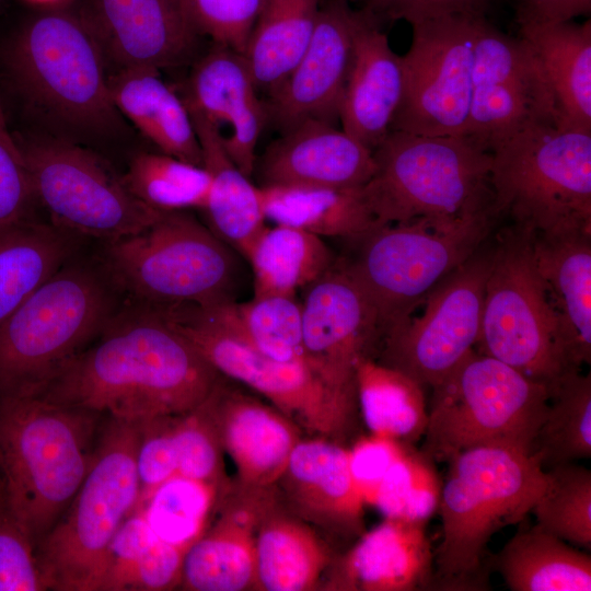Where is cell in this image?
<instances>
[{"mask_svg":"<svg viewBox=\"0 0 591 591\" xmlns=\"http://www.w3.org/2000/svg\"><path fill=\"white\" fill-rule=\"evenodd\" d=\"M188 112L201 147L202 166L210 175L209 195L202 210L208 228L246 258L266 227L259 186L230 159L220 129L200 114Z\"/></svg>","mask_w":591,"mask_h":591,"instance_id":"obj_31","label":"cell"},{"mask_svg":"<svg viewBox=\"0 0 591 591\" xmlns=\"http://www.w3.org/2000/svg\"><path fill=\"white\" fill-rule=\"evenodd\" d=\"M229 484L221 486L176 475L161 484L137 509L142 510L162 540L188 549L208 528Z\"/></svg>","mask_w":591,"mask_h":591,"instance_id":"obj_42","label":"cell"},{"mask_svg":"<svg viewBox=\"0 0 591 591\" xmlns=\"http://www.w3.org/2000/svg\"><path fill=\"white\" fill-rule=\"evenodd\" d=\"M95 415L34 392L0 395V478L36 547L85 477Z\"/></svg>","mask_w":591,"mask_h":591,"instance_id":"obj_3","label":"cell"},{"mask_svg":"<svg viewBox=\"0 0 591 591\" xmlns=\"http://www.w3.org/2000/svg\"><path fill=\"white\" fill-rule=\"evenodd\" d=\"M187 549L162 540L141 509L113 537L99 591H165L179 587Z\"/></svg>","mask_w":591,"mask_h":591,"instance_id":"obj_35","label":"cell"},{"mask_svg":"<svg viewBox=\"0 0 591 591\" xmlns=\"http://www.w3.org/2000/svg\"><path fill=\"white\" fill-rule=\"evenodd\" d=\"M182 99L188 111L219 129L221 125L230 127L227 136L221 135L223 147L233 163L251 177L268 111L243 54L215 45L195 63Z\"/></svg>","mask_w":591,"mask_h":591,"instance_id":"obj_24","label":"cell"},{"mask_svg":"<svg viewBox=\"0 0 591 591\" xmlns=\"http://www.w3.org/2000/svg\"><path fill=\"white\" fill-rule=\"evenodd\" d=\"M22 151L34 197L66 229L112 242L144 230L163 213L137 199L85 149L40 141Z\"/></svg>","mask_w":591,"mask_h":591,"instance_id":"obj_15","label":"cell"},{"mask_svg":"<svg viewBox=\"0 0 591 591\" xmlns=\"http://www.w3.org/2000/svg\"><path fill=\"white\" fill-rule=\"evenodd\" d=\"M591 0H517V22L556 23L589 15Z\"/></svg>","mask_w":591,"mask_h":591,"instance_id":"obj_53","label":"cell"},{"mask_svg":"<svg viewBox=\"0 0 591 591\" xmlns=\"http://www.w3.org/2000/svg\"><path fill=\"white\" fill-rule=\"evenodd\" d=\"M474 348L548 389L577 371L568 364L561 323L534 263L531 232L519 227L505 229L494 245Z\"/></svg>","mask_w":591,"mask_h":591,"instance_id":"obj_11","label":"cell"},{"mask_svg":"<svg viewBox=\"0 0 591 591\" xmlns=\"http://www.w3.org/2000/svg\"><path fill=\"white\" fill-rule=\"evenodd\" d=\"M478 16L484 15H445L412 24V43L402 56L404 91L391 130L464 135Z\"/></svg>","mask_w":591,"mask_h":591,"instance_id":"obj_16","label":"cell"},{"mask_svg":"<svg viewBox=\"0 0 591 591\" xmlns=\"http://www.w3.org/2000/svg\"><path fill=\"white\" fill-rule=\"evenodd\" d=\"M44 590L36 546L13 512L0 478V591Z\"/></svg>","mask_w":591,"mask_h":591,"instance_id":"obj_47","label":"cell"},{"mask_svg":"<svg viewBox=\"0 0 591 591\" xmlns=\"http://www.w3.org/2000/svg\"><path fill=\"white\" fill-rule=\"evenodd\" d=\"M372 153L375 170L363 190L379 224L457 218L493 205L491 153L466 136L391 130Z\"/></svg>","mask_w":591,"mask_h":591,"instance_id":"obj_7","label":"cell"},{"mask_svg":"<svg viewBox=\"0 0 591 591\" xmlns=\"http://www.w3.org/2000/svg\"><path fill=\"white\" fill-rule=\"evenodd\" d=\"M276 486L240 482L223 490L206 531L187 549L179 587L188 591L255 590V531Z\"/></svg>","mask_w":591,"mask_h":591,"instance_id":"obj_22","label":"cell"},{"mask_svg":"<svg viewBox=\"0 0 591 591\" xmlns=\"http://www.w3.org/2000/svg\"><path fill=\"white\" fill-rule=\"evenodd\" d=\"M69 254L57 230L25 219L0 228V324L56 274Z\"/></svg>","mask_w":591,"mask_h":591,"instance_id":"obj_39","label":"cell"},{"mask_svg":"<svg viewBox=\"0 0 591 591\" xmlns=\"http://www.w3.org/2000/svg\"><path fill=\"white\" fill-rule=\"evenodd\" d=\"M433 552L427 521L385 518L364 531L325 575V590H429Z\"/></svg>","mask_w":591,"mask_h":591,"instance_id":"obj_26","label":"cell"},{"mask_svg":"<svg viewBox=\"0 0 591 591\" xmlns=\"http://www.w3.org/2000/svg\"><path fill=\"white\" fill-rule=\"evenodd\" d=\"M554 96L558 127L591 134V22L521 23Z\"/></svg>","mask_w":591,"mask_h":591,"instance_id":"obj_30","label":"cell"},{"mask_svg":"<svg viewBox=\"0 0 591 591\" xmlns=\"http://www.w3.org/2000/svg\"><path fill=\"white\" fill-rule=\"evenodd\" d=\"M231 304L160 312L221 375L263 396L303 432L344 444L361 420L357 389L331 384L304 361H277L257 351L236 329Z\"/></svg>","mask_w":591,"mask_h":591,"instance_id":"obj_5","label":"cell"},{"mask_svg":"<svg viewBox=\"0 0 591 591\" xmlns=\"http://www.w3.org/2000/svg\"><path fill=\"white\" fill-rule=\"evenodd\" d=\"M445 463L437 510L441 541L433 552L429 590H489L488 543L532 511L546 472L529 451L500 444L463 450Z\"/></svg>","mask_w":591,"mask_h":591,"instance_id":"obj_2","label":"cell"},{"mask_svg":"<svg viewBox=\"0 0 591 591\" xmlns=\"http://www.w3.org/2000/svg\"><path fill=\"white\" fill-rule=\"evenodd\" d=\"M105 58L78 12L28 18L7 45L4 63L22 94L57 119L85 128L117 126Z\"/></svg>","mask_w":591,"mask_h":591,"instance_id":"obj_10","label":"cell"},{"mask_svg":"<svg viewBox=\"0 0 591 591\" xmlns=\"http://www.w3.org/2000/svg\"><path fill=\"white\" fill-rule=\"evenodd\" d=\"M265 0H186L201 35L215 45L244 54Z\"/></svg>","mask_w":591,"mask_h":591,"instance_id":"obj_48","label":"cell"},{"mask_svg":"<svg viewBox=\"0 0 591 591\" xmlns=\"http://www.w3.org/2000/svg\"><path fill=\"white\" fill-rule=\"evenodd\" d=\"M111 243L114 274L149 301L204 308L236 302L237 253L185 211L163 212L144 230Z\"/></svg>","mask_w":591,"mask_h":591,"instance_id":"obj_12","label":"cell"},{"mask_svg":"<svg viewBox=\"0 0 591 591\" xmlns=\"http://www.w3.org/2000/svg\"><path fill=\"white\" fill-rule=\"evenodd\" d=\"M490 567L511 591L591 590V556L537 523L491 554Z\"/></svg>","mask_w":591,"mask_h":591,"instance_id":"obj_33","label":"cell"},{"mask_svg":"<svg viewBox=\"0 0 591 591\" xmlns=\"http://www.w3.org/2000/svg\"><path fill=\"white\" fill-rule=\"evenodd\" d=\"M323 0H265L244 58L259 91L270 94L305 51Z\"/></svg>","mask_w":591,"mask_h":591,"instance_id":"obj_36","label":"cell"},{"mask_svg":"<svg viewBox=\"0 0 591 591\" xmlns=\"http://www.w3.org/2000/svg\"><path fill=\"white\" fill-rule=\"evenodd\" d=\"M246 259L254 275V297H296L334 264L336 256L321 236L282 224L265 227Z\"/></svg>","mask_w":591,"mask_h":591,"instance_id":"obj_38","label":"cell"},{"mask_svg":"<svg viewBox=\"0 0 591 591\" xmlns=\"http://www.w3.org/2000/svg\"><path fill=\"white\" fill-rule=\"evenodd\" d=\"M33 198L22 148L9 132L0 106V228L24 220Z\"/></svg>","mask_w":591,"mask_h":591,"instance_id":"obj_50","label":"cell"},{"mask_svg":"<svg viewBox=\"0 0 591 591\" xmlns=\"http://www.w3.org/2000/svg\"><path fill=\"white\" fill-rule=\"evenodd\" d=\"M157 70L126 69L108 78L112 102L162 153L202 166L190 114Z\"/></svg>","mask_w":591,"mask_h":591,"instance_id":"obj_32","label":"cell"},{"mask_svg":"<svg viewBox=\"0 0 591 591\" xmlns=\"http://www.w3.org/2000/svg\"><path fill=\"white\" fill-rule=\"evenodd\" d=\"M497 219L490 205L457 218L380 224L345 240L351 250L338 259L370 299L382 340L486 242Z\"/></svg>","mask_w":591,"mask_h":591,"instance_id":"obj_4","label":"cell"},{"mask_svg":"<svg viewBox=\"0 0 591 591\" xmlns=\"http://www.w3.org/2000/svg\"><path fill=\"white\" fill-rule=\"evenodd\" d=\"M303 290L302 340L309 366L335 386L357 389V363L375 359L382 340L370 299L338 257Z\"/></svg>","mask_w":591,"mask_h":591,"instance_id":"obj_18","label":"cell"},{"mask_svg":"<svg viewBox=\"0 0 591 591\" xmlns=\"http://www.w3.org/2000/svg\"><path fill=\"white\" fill-rule=\"evenodd\" d=\"M356 12L347 0H323L313 36L293 69L265 100L280 132L306 120L336 126L350 68Z\"/></svg>","mask_w":591,"mask_h":591,"instance_id":"obj_20","label":"cell"},{"mask_svg":"<svg viewBox=\"0 0 591 591\" xmlns=\"http://www.w3.org/2000/svg\"><path fill=\"white\" fill-rule=\"evenodd\" d=\"M536 269L560 320L567 361L591 362V231L531 233Z\"/></svg>","mask_w":591,"mask_h":591,"instance_id":"obj_28","label":"cell"},{"mask_svg":"<svg viewBox=\"0 0 591 591\" xmlns=\"http://www.w3.org/2000/svg\"><path fill=\"white\" fill-rule=\"evenodd\" d=\"M121 181L137 199L163 212L202 211L210 189V175L204 166L162 152L135 155Z\"/></svg>","mask_w":591,"mask_h":591,"instance_id":"obj_41","label":"cell"},{"mask_svg":"<svg viewBox=\"0 0 591 591\" xmlns=\"http://www.w3.org/2000/svg\"><path fill=\"white\" fill-rule=\"evenodd\" d=\"M356 386L361 420L371 434L407 444L422 439L428 406L421 384L402 371L364 358L356 366Z\"/></svg>","mask_w":591,"mask_h":591,"instance_id":"obj_37","label":"cell"},{"mask_svg":"<svg viewBox=\"0 0 591 591\" xmlns=\"http://www.w3.org/2000/svg\"><path fill=\"white\" fill-rule=\"evenodd\" d=\"M265 218L317 236L343 240L380 225L364 195L356 187L282 185L259 187Z\"/></svg>","mask_w":591,"mask_h":591,"instance_id":"obj_34","label":"cell"},{"mask_svg":"<svg viewBox=\"0 0 591 591\" xmlns=\"http://www.w3.org/2000/svg\"><path fill=\"white\" fill-rule=\"evenodd\" d=\"M299 518L337 537L364 532V500L352 478L348 448L323 437L302 438L276 484Z\"/></svg>","mask_w":591,"mask_h":591,"instance_id":"obj_23","label":"cell"},{"mask_svg":"<svg viewBox=\"0 0 591 591\" xmlns=\"http://www.w3.org/2000/svg\"><path fill=\"white\" fill-rule=\"evenodd\" d=\"M421 451L437 462L480 445L531 451L549 389L473 348L433 387Z\"/></svg>","mask_w":591,"mask_h":591,"instance_id":"obj_9","label":"cell"},{"mask_svg":"<svg viewBox=\"0 0 591 591\" xmlns=\"http://www.w3.org/2000/svg\"><path fill=\"white\" fill-rule=\"evenodd\" d=\"M177 475L213 483L229 484L223 465V449L202 404L174 417Z\"/></svg>","mask_w":591,"mask_h":591,"instance_id":"obj_46","label":"cell"},{"mask_svg":"<svg viewBox=\"0 0 591 591\" xmlns=\"http://www.w3.org/2000/svg\"><path fill=\"white\" fill-rule=\"evenodd\" d=\"M106 313L96 278L59 269L0 324V395L40 389L81 351Z\"/></svg>","mask_w":591,"mask_h":591,"instance_id":"obj_13","label":"cell"},{"mask_svg":"<svg viewBox=\"0 0 591 591\" xmlns=\"http://www.w3.org/2000/svg\"><path fill=\"white\" fill-rule=\"evenodd\" d=\"M434 464L407 444L382 476L369 505L385 518L428 522L438 510L442 487Z\"/></svg>","mask_w":591,"mask_h":591,"instance_id":"obj_45","label":"cell"},{"mask_svg":"<svg viewBox=\"0 0 591 591\" xmlns=\"http://www.w3.org/2000/svg\"><path fill=\"white\" fill-rule=\"evenodd\" d=\"M174 417L163 416L138 422L136 463L139 497L135 509L141 507L161 484L177 475Z\"/></svg>","mask_w":591,"mask_h":591,"instance_id":"obj_49","label":"cell"},{"mask_svg":"<svg viewBox=\"0 0 591 591\" xmlns=\"http://www.w3.org/2000/svg\"><path fill=\"white\" fill-rule=\"evenodd\" d=\"M403 91L402 56L392 49L380 21L363 9L357 11L341 129L373 151L391 131Z\"/></svg>","mask_w":591,"mask_h":591,"instance_id":"obj_27","label":"cell"},{"mask_svg":"<svg viewBox=\"0 0 591 591\" xmlns=\"http://www.w3.org/2000/svg\"><path fill=\"white\" fill-rule=\"evenodd\" d=\"M139 426L111 418L70 505L36 547L47 590L99 591L108 546L139 497Z\"/></svg>","mask_w":591,"mask_h":591,"instance_id":"obj_6","label":"cell"},{"mask_svg":"<svg viewBox=\"0 0 591 591\" xmlns=\"http://www.w3.org/2000/svg\"><path fill=\"white\" fill-rule=\"evenodd\" d=\"M375 170L372 151L337 126L306 120L281 132L256 158L259 187H356Z\"/></svg>","mask_w":591,"mask_h":591,"instance_id":"obj_25","label":"cell"},{"mask_svg":"<svg viewBox=\"0 0 591 591\" xmlns=\"http://www.w3.org/2000/svg\"><path fill=\"white\" fill-rule=\"evenodd\" d=\"M537 125L558 127V114L534 51L522 37L508 35L487 16H478L463 136L491 152L513 135Z\"/></svg>","mask_w":591,"mask_h":591,"instance_id":"obj_17","label":"cell"},{"mask_svg":"<svg viewBox=\"0 0 591 591\" xmlns=\"http://www.w3.org/2000/svg\"><path fill=\"white\" fill-rule=\"evenodd\" d=\"M222 375L161 313L139 316L80 351L34 393L142 422L200 406Z\"/></svg>","mask_w":591,"mask_h":591,"instance_id":"obj_1","label":"cell"},{"mask_svg":"<svg viewBox=\"0 0 591 591\" xmlns=\"http://www.w3.org/2000/svg\"><path fill=\"white\" fill-rule=\"evenodd\" d=\"M363 10L383 20L415 24L445 15H484L495 0H358Z\"/></svg>","mask_w":591,"mask_h":591,"instance_id":"obj_51","label":"cell"},{"mask_svg":"<svg viewBox=\"0 0 591 591\" xmlns=\"http://www.w3.org/2000/svg\"><path fill=\"white\" fill-rule=\"evenodd\" d=\"M493 250L483 244L441 279L425 297L421 314L384 336L374 360L424 387L437 385L476 345Z\"/></svg>","mask_w":591,"mask_h":591,"instance_id":"obj_14","label":"cell"},{"mask_svg":"<svg viewBox=\"0 0 591 591\" xmlns=\"http://www.w3.org/2000/svg\"><path fill=\"white\" fill-rule=\"evenodd\" d=\"M336 556L314 528L285 505L277 489L255 531V590H315Z\"/></svg>","mask_w":591,"mask_h":591,"instance_id":"obj_29","label":"cell"},{"mask_svg":"<svg viewBox=\"0 0 591 591\" xmlns=\"http://www.w3.org/2000/svg\"><path fill=\"white\" fill-rule=\"evenodd\" d=\"M490 153L497 218L534 234L591 231V134L537 125Z\"/></svg>","mask_w":591,"mask_h":591,"instance_id":"obj_8","label":"cell"},{"mask_svg":"<svg viewBox=\"0 0 591 591\" xmlns=\"http://www.w3.org/2000/svg\"><path fill=\"white\" fill-rule=\"evenodd\" d=\"M530 453L544 471L591 456V375L569 371L551 387Z\"/></svg>","mask_w":591,"mask_h":591,"instance_id":"obj_40","label":"cell"},{"mask_svg":"<svg viewBox=\"0 0 591 591\" xmlns=\"http://www.w3.org/2000/svg\"><path fill=\"white\" fill-rule=\"evenodd\" d=\"M77 12L118 71L178 66L201 36L186 0H82Z\"/></svg>","mask_w":591,"mask_h":591,"instance_id":"obj_19","label":"cell"},{"mask_svg":"<svg viewBox=\"0 0 591 591\" xmlns=\"http://www.w3.org/2000/svg\"><path fill=\"white\" fill-rule=\"evenodd\" d=\"M230 313L243 338L264 356L277 361L308 363L301 304L296 297H253L244 303H232Z\"/></svg>","mask_w":591,"mask_h":591,"instance_id":"obj_43","label":"cell"},{"mask_svg":"<svg viewBox=\"0 0 591 591\" xmlns=\"http://www.w3.org/2000/svg\"><path fill=\"white\" fill-rule=\"evenodd\" d=\"M406 445L407 443L370 433L358 437L348 448L350 472L366 505H369L382 476Z\"/></svg>","mask_w":591,"mask_h":591,"instance_id":"obj_52","label":"cell"},{"mask_svg":"<svg viewBox=\"0 0 591 591\" xmlns=\"http://www.w3.org/2000/svg\"><path fill=\"white\" fill-rule=\"evenodd\" d=\"M347 1L350 2V1H358V0H347Z\"/></svg>","mask_w":591,"mask_h":591,"instance_id":"obj_54","label":"cell"},{"mask_svg":"<svg viewBox=\"0 0 591 591\" xmlns=\"http://www.w3.org/2000/svg\"><path fill=\"white\" fill-rule=\"evenodd\" d=\"M237 482L276 486L303 430L270 403L222 375L202 403Z\"/></svg>","mask_w":591,"mask_h":591,"instance_id":"obj_21","label":"cell"},{"mask_svg":"<svg viewBox=\"0 0 591 591\" xmlns=\"http://www.w3.org/2000/svg\"><path fill=\"white\" fill-rule=\"evenodd\" d=\"M546 485L531 512L567 543L591 551V471L573 463L546 470Z\"/></svg>","mask_w":591,"mask_h":591,"instance_id":"obj_44","label":"cell"}]
</instances>
